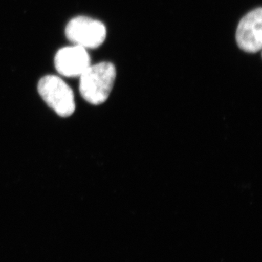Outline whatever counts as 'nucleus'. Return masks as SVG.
Listing matches in <instances>:
<instances>
[{
  "mask_svg": "<svg viewBox=\"0 0 262 262\" xmlns=\"http://www.w3.org/2000/svg\"><path fill=\"white\" fill-rule=\"evenodd\" d=\"M116 79V69L110 62L91 65L80 76L82 97L93 105H100L108 99Z\"/></svg>",
  "mask_w": 262,
  "mask_h": 262,
  "instance_id": "nucleus-1",
  "label": "nucleus"
},
{
  "mask_svg": "<svg viewBox=\"0 0 262 262\" xmlns=\"http://www.w3.org/2000/svg\"><path fill=\"white\" fill-rule=\"evenodd\" d=\"M54 63L57 72L67 77H80L91 65L87 49L76 45L57 52Z\"/></svg>",
  "mask_w": 262,
  "mask_h": 262,
  "instance_id": "nucleus-5",
  "label": "nucleus"
},
{
  "mask_svg": "<svg viewBox=\"0 0 262 262\" xmlns=\"http://www.w3.org/2000/svg\"><path fill=\"white\" fill-rule=\"evenodd\" d=\"M38 92L45 102L63 117H70L75 112L76 105L73 91L61 77L47 75L39 80Z\"/></svg>",
  "mask_w": 262,
  "mask_h": 262,
  "instance_id": "nucleus-2",
  "label": "nucleus"
},
{
  "mask_svg": "<svg viewBox=\"0 0 262 262\" xmlns=\"http://www.w3.org/2000/svg\"><path fill=\"white\" fill-rule=\"evenodd\" d=\"M236 41L241 50L255 53L262 48V9L256 8L241 19L236 32Z\"/></svg>",
  "mask_w": 262,
  "mask_h": 262,
  "instance_id": "nucleus-4",
  "label": "nucleus"
},
{
  "mask_svg": "<svg viewBox=\"0 0 262 262\" xmlns=\"http://www.w3.org/2000/svg\"><path fill=\"white\" fill-rule=\"evenodd\" d=\"M67 39L76 46L88 48L101 46L106 37V29L99 20L85 16L74 18L65 29Z\"/></svg>",
  "mask_w": 262,
  "mask_h": 262,
  "instance_id": "nucleus-3",
  "label": "nucleus"
}]
</instances>
